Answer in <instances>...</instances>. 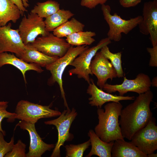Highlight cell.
Masks as SVG:
<instances>
[{
	"label": "cell",
	"mask_w": 157,
	"mask_h": 157,
	"mask_svg": "<svg viewBox=\"0 0 157 157\" xmlns=\"http://www.w3.org/2000/svg\"><path fill=\"white\" fill-rule=\"evenodd\" d=\"M133 102L122 110L119 120L122 135L129 140L145 126L152 117L150 104L154 94L149 90L140 94Z\"/></svg>",
	"instance_id": "1"
},
{
	"label": "cell",
	"mask_w": 157,
	"mask_h": 157,
	"mask_svg": "<svg viewBox=\"0 0 157 157\" xmlns=\"http://www.w3.org/2000/svg\"><path fill=\"white\" fill-rule=\"evenodd\" d=\"M122 107L120 102H111L104 106V109L98 108L99 122L94 131L104 142L109 143L119 139L124 140L119 120Z\"/></svg>",
	"instance_id": "2"
},
{
	"label": "cell",
	"mask_w": 157,
	"mask_h": 157,
	"mask_svg": "<svg viewBox=\"0 0 157 157\" xmlns=\"http://www.w3.org/2000/svg\"><path fill=\"white\" fill-rule=\"evenodd\" d=\"M101 9L104 17L109 26L107 33L108 38L110 40L119 41L122 37V33L127 34L140 23L142 17L139 15L128 20L122 19L117 13H110L111 8L108 5H101Z\"/></svg>",
	"instance_id": "3"
},
{
	"label": "cell",
	"mask_w": 157,
	"mask_h": 157,
	"mask_svg": "<svg viewBox=\"0 0 157 157\" xmlns=\"http://www.w3.org/2000/svg\"><path fill=\"white\" fill-rule=\"evenodd\" d=\"M50 105L44 106L21 100L16 106L15 115L8 119L7 121L12 122L15 119L24 121L28 123L35 124L40 119L59 116L61 113L50 108Z\"/></svg>",
	"instance_id": "4"
},
{
	"label": "cell",
	"mask_w": 157,
	"mask_h": 157,
	"mask_svg": "<svg viewBox=\"0 0 157 157\" xmlns=\"http://www.w3.org/2000/svg\"><path fill=\"white\" fill-rule=\"evenodd\" d=\"M87 45L76 46H71L66 53L62 57L59 58L56 60L47 65L46 69L49 71L51 76L49 79L48 83L53 84L57 83L58 84L60 91L61 96L64 104L67 109L68 107L65 97L63 89V75L66 67L72 63L75 58L80 53L89 48Z\"/></svg>",
	"instance_id": "5"
},
{
	"label": "cell",
	"mask_w": 157,
	"mask_h": 157,
	"mask_svg": "<svg viewBox=\"0 0 157 157\" xmlns=\"http://www.w3.org/2000/svg\"><path fill=\"white\" fill-rule=\"evenodd\" d=\"M111 43V40L108 37L104 38L96 45L82 51L70 64L74 68L69 71V74L76 75L79 78H83L88 84L90 83V75H93L90 67L92 58L99 50Z\"/></svg>",
	"instance_id": "6"
},
{
	"label": "cell",
	"mask_w": 157,
	"mask_h": 157,
	"mask_svg": "<svg viewBox=\"0 0 157 157\" xmlns=\"http://www.w3.org/2000/svg\"><path fill=\"white\" fill-rule=\"evenodd\" d=\"M77 115L76 109L73 108L64 110L57 118L44 122L47 125H54L58 131V141L51 156V157H60V147L66 141L70 140L71 135L69 133L71 126Z\"/></svg>",
	"instance_id": "7"
},
{
	"label": "cell",
	"mask_w": 157,
	"mask_h": 157,
	"mask_svg": "<svg viewBox=\"0 0 157 157\" xmlns=\"http://www.w3.org/2000/svg\"><path fill=\"white\" fill-rule=\"evenodd\" d=\"M17 29L25 45L33 42L39 35L45 36L50 33L46 29L43 18L31 12L22 18Z\"/></svg>",
	"instance_id": "8"
},
{
	"label": "cell",
	"mask_w": 157,
	"mask_h": 157,
	"mask_svg": "<svg viewBox=\"0 0 157 157\" xmlns=\"http://www.w3.org/2000/svg\"><path fill=\"white\" fill-rule=\"evenodd\" d=\"M151 86V81L149 76L140 73L133 79H128L126 77H124V81L120 84L113 85L106 83L103 90L110 94L118 92L119 95L123 96L129 92L139 94L144 93L150 90Z\"/></svg>",
	"instance_id": "9"
},
{
	"label": "cell",
	"mask_w": 157,
	"mask_h": 157,
	"mask_svg": "<svg viewBox=\"0 0 157 157\" xmlns=\"http://www.w3.org/2000/svg\"><path fill=\"white\" fill-rule=\"evenodd\" d=\"M30 44L44 54L58 58L63 56L71 46L65 40L50 33L46 36L37 37Z\"/></svg>",
	"instance_id": "10"
},
{
	"label": "cell",
	"mask_w": 157,
	"mask_h": 157,
	"mask_svg": "<svg viewBox=\"0 0 157 157\" xmlns=\"http://www.w3.org/2000/svg\"><path fill=\"white\" fill-rule=\"evenodd\" d=\"M130 142L147 156L157 149V126L152 117L147 125L132 137Z\"/></svg>",
	"instance_id": "11"
},
{
	"label": "cell",
	"mask_w": 157,
	"mask_h": 157,
	"mask_svg": "<svg viewBox=\"0 0 157 157\" xmlns=\"http://www.w3.org/2000/svg\"><path fill=\"white\" fill-rule=\"evenodd\" d=\"M142 17L138 25L140 32L144 35L149 34L153 47L157 46V0L144 3Z\"/></svg>",
	"instance_id": "12"
},
{
	"label": "cell",
	"mask_w": 157,
	"mask_h": 157,
	"mask_svg": "<svg viewBox=\"0 0 157 157\" xmlns=\"http://www.w3.org/2000/svg\"><path fill=\"white\" fill-rule=\"evenodd\" d=\"M25 47L18 29L12 28L11 23L0 27V53L10 52L18 57L24 52Z\"/></svg>",
	"instance_id": "13"
},
{
	"label": "cell",
	"mask_w": 157,
	"mask_h": 157,
	"mask_svg": "<svg viewBox=\"0 0 157 157\" xmlns=\"http://www.w3.org/2000/svg\"><path fill=\"white\" fill-rule=\"evenodd\" d=\"M90 67L92 74L97 78V85L101 90H103L108 79L112 80L117 76L113 65L100 51L96 53L91 61Z\"/></svg>",
	"instance_id": "14"
},
{
	"label": "cell",
	"mask_w": 157,
	"mask_h": 157,
	"mask_svg": "<svg viewBox=\"0 0 157 157\" xmlns=\"http://www.w3.org/2000/svg\"><path fill=\"white\" fill-rule=\"evenodd\" d=\"M21 129L27 131L29 134L30 142L27 157H40L47 151L54 148L55 145L47 144L44 142L37 133L35 124H31L24 121H20L16 125Z\"/></svg>",
	"instance_id": "15"
},
{
	"label": "cell",
	"mask_w": 157,
	"mask_h": 157,
	"mask_svg": "<svg viewBox=\"0 0 157 157\" xmlns=\"http://www.w3.org/2000/svg\"><path fill=\"white\" fill-rule=\"evenodd\" d=\"M87 90V93L91 96L88 99L89 104L91 106L101 108L105 103L110 102L117 103L122 100H132L135 99L134 96H122L114 95L105 92L99 88L95 85L93 80L90 78V83Z\"/></svg>",
	"instance_id": "16"
},
{
	"label": "cell",
	"mask_w": 157,
	"mask_h": 157,
	"mask_svg": "<svg viewBox=\"0 0 157 157\" xmlns=\"http://www.w3.org/2000/svg\"><path fill=\"white\" fill-rule=\"evenodd\" d=\"M6 65L14 66L22 72L26 83L25 73L28 70H32L38 73H41L44 70L41 67L34 63H28L15 56L13 54L3 52L0 53V67Z\"/></svg>",
	"instance_id": "17"
},
{
	"label": "cell",
	"mask_w": 157,
	"mask_h": 157,
	"mask_svg": "<svg viewBox=\"0 0 157 157\" xmlns=\"http://www.w3.org/2000/svg\"><path fill=\"white\" fill-rule=\"evenodd\" d=\"M18 57L27 63H34L41 67H45L59 58L44 54L30 43L25 45L24 52Z\"/></svg>",
	"instance_id": "18"
},
{
	"label": "cell",
	"mask_w": 157,
	"mask_h": 157,
	"mask_svg": "<svg viewBox=\"0 0 157 157\" xmlns=\"http://www.w3.org/2000/svg\"><path fill=\"white\" fill-rule=\"evenodd\" d=\"M112 157H148L130 142L117 139L114 142L111 150Z\"/></svg>",
	"instance_id": "19"
},
{
	"label": "cell",
	"mask_w": 157,
	"mask_h": 157,
	"mask_svg": "<svg viewBox=\"0 0 157 157\" xmlns=\"http://www.w3.org/2000/svg\"><path fill=\"white\" fill-rule=\"evenodd\" d=\"M24 14L12 0H0V27L10 21L16 23Z\"/></svg>",
	"instance_id": "20"
},
{
	"label": "cell",
	"mask_w": 157,
	"mask_h": 157,
	"mask_svg": "<svg viewBox=\"0 0 157 157\" xmlns=\"http://www.w3.org/2000/svg\"><path fill=\"white\" fill-rule=\"evenodd\" d=\"M88 134L90 138L91 149L86 157H90L93 155L99 157H111V150L114 141L109 143L104 142L92 129L89 131Z\"/></svg>",
	"instance_id": "21"
},
{
	"label": "cell",
	"mask_w": 157,
	"mask_h": 157,
	"mask_svg": "<svg viewBox=\"0 0 157 157\" xmlns=\"http://www.w3.org/2000/svg\"><path fill=\"white\" fill-rule=\"evenodd\" d=\"M74 14L69 10L60 9L45 18L44 22L46 29L50 32L61 25L72 17Z\"/></svg>",
	"instance_id": "22"
},
{
	"label": "cell",
	"mask_w": 157,
	"mask_h": 157,
	"mask_svg": "<svg viewBox=\"0 0 157 157\" xmlns=\"http://www.w3.org/2000/svg\"><path fill=\"white\" fill-rule=\"evenodd\" d=\"M84 27L83 24L72 18L55 29L53 33L59 38L66 37L74 33L83 31Z\"/></svg>",
	"instance_id": "23"
},
{
	"label": "cell",
	"mask_w": 157,
	"mask_h": 157,
	"mask_svg": "<svg viewBox=\"0 0 157 157\" xmlns=\"http://www.w3.org/2000/svg\"><path fill=\"white\" fill-rule=\"evenodd\" d=\"M96 33L91 31H80L74 33L66 37V41L72 46L90 45L95 41L93 37Z\"/></svg>",
	"instance_id": "24"
},
{
	"label": "cell",
	"mask_w": 157,
	"mask_h": 157,
	"mask_svg": "<svg viewBox=\"0 0 157 157\" xmlns=\"http://www.w3.org/2000/svg\"><path fill=\"white\" fill-rule=\"evenodd\" d=\"M60 9V4L57 1L49 0L44 2L37 3L31 12L37 14L40 17L46 18Z\"/></svg>",
	"instance_id": "25"
},
{
	"label": "cell",
	"mask_w": 157,
	"mask_h": 157,
	"mask_svg": "<svg viewBox=\"0 0 157 157\" xmlns=\"http://www.w3.org/2000/svg\"><path fill=\"white\" fill-rule=\"evenodd\" d=\"M100 51L103 55L108 60L115 68L117 74V77H123V71L122 67L121 60L122 54L121 52L113 53L110 50L108 46L102 47Z\"/></svg>",
	"instance_id": "26"
},
{
	"label": "cell",
	"mask_w": 157,
	"mask_h": 157,
	"mask_svg": "<svg viewBox=\"0 0 157 157\" xmlns=\"http://www.w3.org/2000/svg\"><path fill=\"white\" fill-rule=\"evenodd\" d=\"M91 145L90 139L83 143L75 145L70 144L65 146L66 157H82L85 151Z\"/></svg>",
	"instance_id": "27"
},
{
	"label": "cell",
	"mask_w": 157,
	"mask_h": 157,
	"mask_svg": "<svg viewBox=\"0 0 157 157\" xmlns=\"http://www.w3.org/2000/svg\"><path fill=\"white\" fill-rule=\"evenodd\" d=\"M26 145L21 140H19L17 143L14 144L12 150L6 154L5 157H26Z\"/></svg>",
	"instance_id": "28"
},
{
	"label": "cell",
	"mask_w": 157,
	"mask_h": 157,
	"mask_svg": "<svg viewBox=\"0 0 157 157\" xmlns=\"http://www.w3.org/2000/svg\"><path fill=\"white\" fill-rule=\"evenodd\" d=\"M4 135L0 131V157H4L5 155L11 151L14 145V138L13 137L10 142H7L4 138Z\"/></svg>",
	"instance_id": "29"
},
{
	"label": "cell",
	"mask_w": 157,
	"mask_h": 157,
	"mask_svg": "<svg viewBox=\"0 0 157 157\" xmlns=\"http://www.w3.org/2000/svg\"><path fill=\"white\" fill-rule=\"evenodd\" d=\"M8 106V104L0 106V131L4 135H6V132L2 128L1 122L5 118H10L15 115V113H11L7 111L6 109Z\"/></svg>",
	"instance_id": "30"
},
{
	"label": "cell",
	"mask_w": 157,
	"mask_h": 157,
	"mask_svg": "<svg viewBox=\"0 0 157 157\" xmlns=\"http://www.w3.org/2000/svg\"><path fill=\"white\" fill-rule=\"evenodd\" d=\"M108 0H81L80 5L90 9L95 8L99 4L102 5L106 2Z\"/></svg>",
	"instance_id": "31"
},
{
	"label": "cell",
	"mask_w": 157,
	"mask_h": 157,
	"mask_svg": "<svg viewBox=\"0 0 157 157\" xmlns=\"http://www.w3.org/2000/svg\"><path fill=\"white\" fill-rule=\"evenodd\" d=\"M147 50L149 53L150 58L149 63V66L157 67V46L152 48L147 47Z\"/></svg>",
	"instance_id": "32"
},
{
	"label": "cell",
	"mask_w": 157,
	"mask_h": 157,
	"mask_svg": "<svg viewBox=\"0 0 157 157\" xmlns=\"http://www.w3.org/2000/svg\"><path fill=\"white\" fill-rule=\"evenodd\" d=\"M13 2L18 7L20 10L24 13L27 12L26 8L29 7L28 0H12Z\"/></svg>",
	"instance_id": "33"
},
{
	"label": "cell",
	"mask_w": 157,
	"mask_h": 157,
	"mask_svg": "<svg viewBox=\"0 0 157 157\" xmlns=\"http://www.w3.org/2000/svg\"><path fill=\"white\" fill-rule=\"evenodd\" d=\"M142 0H119V3L122 7L129 8L134 7L140 3Z\"/></svg>",
	"instance_id": "34"
},
{
	"label": "cell",
	"mask_w": 157,
	"mask_h": 157,
	"mask_svg": "<svg viewBox=\"0 0 157 157\" xmlns=\"http://www.w3.org/2000/svg\"><path fill=\"white\" fill-rule=\"evenodd\" d=\"M151 85L153 87H157V77H154L151 81Z\"/></svg>",
	"instance_id": "35"
},
{
	"label": "cell",
	"mask_w": 157,
	"mask_h": 157,
	"mask_svg": "<svg viewBox=\"0 0 157 157\" xmlns=\"http://www.w3.org/2000/svg\"><path fill=\"white\" fill-rule=\"evenodd\" d=\"M148 157H157V154H155L154 153L148 154L147 155Z\"/></svg>",
	"instance_id": "36"
},
{
	"label": "cell",
	"mask_w": 157,
	"mask_h": 157,
	"mask_svg": "<svg viewBox=\"0 0 157 157\" xmlns=\"http://www.w3.org/2000/svg\"><path fill=\"white\" fill-rule=\"evenodd\" d=\"M8 102L7 101H0V106L8 104Z\"/></svg>",
	"instance_id": "37"
}]
</instances>
